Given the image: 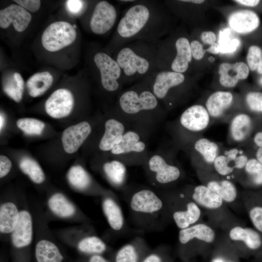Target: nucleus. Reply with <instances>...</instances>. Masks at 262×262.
Returning a JSON list of instances; mask_svg holds the SVG:
<instances>
[{
    "label": "nucleus",
    "instance_id": "33",
    "mask_svg": "<svg viewBox=\"0 0 262 262\" xmlns=\"http://www.w3.org/2000/svg\"><path fill=\"white\" fill-rule=\"evenodd\" d=\"M218 195L226 203L235 201L238 192L235 184L228 179H212L207 181L206 185Z\"/></svg>",
    "mask_w": 262,
    "mask_h": 262
},
{
    "label": "nucleus",
    "instance_id": "39",
    "mask_svg": "<svg viewBox=\"0 0 262 262\" xmlns=\"http://www.w3.org/2000/svg\"><path fill=\"white\" fill-rule=\"evenodd\" d=\"M21 170L34 183H42L45 180L44 173L39 164L33 159L24 157L19 162Z\"/></svg>",
    "mask_w": 262,
    "mask_h": 262
},
{
    "label": "nucleus",
    "instance_id": "23",
    "mask_svg": "<svg viewBox=\"0 0 262 262\" xmlns=\"http://www.w3.org/2000/svg\"><path fill=\"white\" fill-rule=\"evenodd\" d=\"M216 234L210 226L202 223H197L187 228L180 229L178 235L179 246L193 240L198 243L210 244L214 242Z\"/></svg>",
    "mask_w": 262,
    "mask_h": 262
},
{
    "label": "nucleus",
    "instance_id": "57",
    "mask_svg": "<svg viewBox=\"0 0 262 262\" xmlns=\"http://www.w3.org/2000/svg\"><path fill=\"white\" fill-rule=\"evenodd\" d=\"M253 193L262 200V190L253 191Z\"/></svg>",
    "mask_w": 262,
    "mask_h": 262
},
{
    "label": "nucleus",
    "instance_id": "45",
    "mask_svg": "<svg viewBox=\"0 0 262 262\" xmlns=\"http://www.w3.org/2000/svg\"><path fill=\"white\" fill-rule=\"evenodd\" d=\"M66 4L68 12L76 16L82 15L88 7L87 2L81 0H68Z\"/></svg>",
    "mask_w": 262,
    "mask_h": 262
},
{
    "label": "nucleus",
    "instance_id": "59",
    "mask_svg": "<svg viewBox=\"0 0 262 262\" xmlns=\"http://www.w3.org/2000/svg\"><path fill=\"white\" fill-rule=\"evenodd\" d=\"M135 0H119V2H130V3H133V2H134Z\"/></svg>",
    "mask_w": 262,
    "mask_h": 262
},
{
    "label": "nucleus",
    "instance_id": "2",
    "mask_svg": "<svg viewBox=\"0 0 262 262\" xmlns=\"http://www.w3.org/2000/svg\"><path fill=\"white\" fill-rule=\"evenodd\" d=\"M115 112L130 128L148 138L165 116V109L152 92L146 78L117 95Z\"/></svg>",
    "mask_w": 262,
    "mask_h": 262
},
{
    "label": "nucleus",
    "instance_id": "58",
    "mask_svg": "<svg viewBox=\"0 0 262 262\" xmlns=\"http://www.w3.org/2000/svg\"><path fill=\"white\" fill-rule=\"evenodd\" d=\"M257 260L262 261V252L256 256Z\"/></svg>",
    "mask_w": 262,
    "mask_h": 262
},
{
    "label": "nucleus",
    "instance_id": "36",
    "mask_svg": "<svg viewBox=\"0 0 262 262\" xmlns=\"http://www.w3.org/2000/svg\"><path fill=\"white\" fill-rule=\"evenodd\" d=\"M243 170L246 186L255 191L262 190V164L254 156L250 157Z\"/></svg>",
    "mask_w": 262,
    "mask_h": 262
},
{
    "label": "nucleus",
    "instance_id": "21",
    "mask_svg": "<svg viewBox=\"0 0 262 262\" xmlns=\"http://www.w3.org/2000/svg\"><path fill=\"white\" fill-rule=\"evenodd\" d=\"M249 157L239 153L237 148L229 149L226 155H219L215 159L213 167L219 175L225 177L231 174L235 170H243Z\"/></svg>",
    "mask_w": 262,
    "mask_h": 262
},
{
    "label": "nucleus",
    "instance_id": "49",
    "mask_svg": "<svg viewBox=\"0 0 262 262\" xmlns=\"http://www.w3.org/2000/svg\"><path fill=\"white\" fill-rule=\"evenodd\" d=\"M12 167V163L6 156H0V177L3 178L10 172Z\"/></svg>",
    "mask_w": 262,
    "mask_h": 262
},
{
    "label": "nucleus",
    "instance_id": "55",
    "mask_svg": "<svg viewBox=\"0 0 262 262\" xmlns=\"http://www.w3.org/2000/svg\"><path fill=\"white\" fill-rule=\"evenodd\" d=\"M5 117L2 113L0 115V129L1 130L5 125Z\"/></svg>",
    "mask_w": 262,
    "mask_h": 262
},
{
    "label": "nucleus",
    "instance_id": "8",
    "mask_svg": "<svg viewBox=\"0 0 262 262\" xmlns=\"http://www.w3.org/2000/svg\"><path fill=\"white\" fill-rule=\"evenodd\" d=\"M102 88L107 92L118 95L121 92L123 83L121 71L117 62L107 52L98 51L93 56Z\"/></svg>",
    "mask_w": 262,
    "mask_h": 262
},
{
    "label": "nucleus",
    "instance_id": "14",
    "mask_svg": "<svg viewBox=\"0 0 262 262\" xmlns=\"http://www.w3.org/2000/svg\"><path fill=\"white\" fill-rule=\"evenodd\" d=\"M74 103V97L71 91L66 88H60L54 91L47 99L45 108L51 117L60 118L71 113Z\"/></svg>",
    "mask_w": 262,
    "mask_h": 262
},
{
    "label": "nucleus",
    "instance_id": "34",
    "mask_svg": "<svg viewBox=\"0 0 262 262\" xmlns=\"http://www.w3.org/2000/svg\"><path fill=\"white\" fill-rule=\"evenodd\" d=\"M53 81L52 75L48 71L34 74L26 82L29 95L35 98L43 95L51 86Z\"/></svg>",
    "mask_w": 262,
    "mask_h": 262
},
{
    "label": "nucleus",
    "instance_id": "22",
    "mask_svg": "<svg viewBox=\"0 0 262 262\" xmlns=\"http://www.w3.org/2000/svg\"><path fill=\"white\" fill-rule=\"evenodd\" d=\"M101 197L102 210L109 225L115 231L121 230L124 226L125 219L117 196L111 191Z\"/></svg>",
    "mask_w": 262,
    "mask_h": 262
},
{
    "label": "nucleus",
    "instance_id": "56",
    "mask_svg": "<svg viewBox=\"0 0 262 262\" xmlns=\"http://www.w3.org/2000/svg\"><path fill=\"white\" fill-rule=\"evenodd\" d=\"M185 1L194 4H200L204 2V0H185Z\"/></svg>",
    "mask_w": 262,
    "mask_h": 262
},
{
    "label": "nucleus",
    "instance_id": "38",
    "mask_svg": "<svg viewBox=\"0 0 262 262\" xmlns=\"http://www.w3.org/2000/svg\"><path fill=\"white\" fill-rule=\"evenodd\" d=\"M194 148L208 164H213L219 155V148L218 145L206 138L196 140L194 143Z\"/></svg>",
    "mask_w": 262,
    "mask_h": 262
},
{
    "label": "nucleus",
    "instance_id": "30",
    "mask_svg": "<svg viewBox=\"0 0 262 262\" xmlns=\"http://www.w3.org/2000/svg\"><path fill=\"white\" fill-rule=\"evenodd\" d=\"M34 257L37 262H62L64 260L57 246L47 238L40 239L35 244Z\"/></svg>",
    "mask_w": 262,
    "mask_h": 262
},
{
    "label": "nucleus",
    "instance_id": "6",
    "mask_svg": "<svg viewBox=\"0 0 262 262\" xmlns=\"http://www.w3.org/2000/svg\"><path fill=\"white\" fill-rule=\"evenodd\" d=\"M148 138L139 131L129 129L121 141L109 152L111 158L117 159L127 166H143L148 156Z\"/></svg>",
    "mask_w": 262,
    "mask_h": 262
},
{
    "label": "nucleus",
    "instance_id": "20",
    "mask_svg": "<svg viewBox=\"0 0 262 262\" xmlns=\"http://www.w3.org/2000/svg\"><path fill=\"white\" fill-rule=\"evenodd\" d=\"M92 131V127L87 121H82L65 129L62 136L65 151L73 153L77 151Z\"/></svg>",
    "mask_w": 262,
    "mask_h": 262
},
{
    "label": "nucleus",
    "instance_id": "52",
    "mask_svg": "<svg viewBox=\"0 0 262 262\" xmlns=\"http://www.w3.org/2000/svg\"><path fill=\"white\" fill-rule=\"evenodd\" d=\"M211 262H236V261L228 256L218 254L213 258Z\"/></svg>",
    "mask_w": 262,
    "mask_h": 262
},
{
    "label": "nucleus",
    "instance_id": "27",
    "mask_svg": "<svg viewBox=\"0 0 262 262\" xmlns=\"http://www.w3.org/2000/svg\"><path fill=\"white\" fill-rule=\"evenodd\" d=\"M257 121L246 114H240L232 120L230 125V133L236 142H243L253 133Z\"/></svg>",
    "mask_w": 262,
    "mask_h": 262
},
{
    "label": "nucleus",
    "instance_id": "12",
    "mask_svg": "<svg viewBox=\"0 0 262 262\" xmlns=\"http://www.w3.org/2000/svg\"><path fill=\"white\" fill-rule=\"evenodd\" d=\"M173 45L174 55L159 63L157 69L184 73L188 70L192 59L190 43L187 37L180 36L175 40Z\"/></svg>",
    "mask_w": 262,
    "mask_h": 262
},
{
    "label": "nucleus",
    "instance_id": "13",
    "mask_svg": "<svg viewBox=\"0 0 262 262\" xmlns=\"http://www.w3.org/2000/svg\"><path fill=\"white\" fill-rule=\"evenodd\" d=\"M146 240L137 236L113 252L111 262H142L151 250Z\"/></svg>",
    "mask_w": 262,
    "mask_h": 262
},
{
    "label": "nucleus",
    "instance_id": "1",
    "mask_svg": "<svg viewBox=\"0 0 262 262\" xmlns=\"http://www.w3.org/2000/svg\"><path fill=\"white\" fill-rule=\"evenodd\" d=\"M165 17L159 0H135L122 14L112 41L113 52L129 43L144 40L158 43L165 33Z\"/></svg>",
    "mask_w": 262,
    "mask_h": 262
},
{
    "label": "nucleus",
    "instance_id": "5",
    "mask_svg": "<svg viewBox=\"0 0 262 262\" xmlns=\"http://www.w3.org/2000/svg\"><path fill=\"white\" fill-rule=\"evenodd\" d=\"M164 201L171 219L182 229L198 223L201 215V208L182 190L157 191Z\"/></svg>",
    "mask_w": 262,
    "mask_h": 262
},
{
    "label": "nucleus",
    "instance_id": "16",
    "mask_svg": "<svg viewBox=\"0 0 262 262\" xmlns=\"http://www.w3.org/2000/svg\"><path fill=\"white\" fill-rule=\"evenodd\" d=\"M210 115L203 106L194 105L189 107L179 119L180 128L185 131L196 132L205 129L209 124Z\"/></svg>",
    "mask_w": 262,
    "mask_h": 262
},
{
    "label": "nucleus",
    "instance_id": "42",
    "mask_svg": "<svg viewBox=\"0 0 262 262\" xmlns=\"http://www.w3.org/2000/svg\"><path fill=\"white\" fill-rule=\"evenodd\" d=\"M17 127L28 135H40L45 128L41 121L32 118H23L16 122Z\"/></svg>",
    "mask_w": 262,
    "mask_h": 262
},
{
    "label": "nucleus",
    "instance_id": "43",
    "mask_svg": "<svg viewBox=\"0 0 262 262\" xmlns=\"http://www.w3.org/2000/svg\"><path fill=\"white\" fill-rule=\"evenodd\" d=\"M246 61L249 68L262 74V50L257 46H251L248 49Z\"/></svg>",
    "mask_w": 262,
    "mask_h": 262
},
{
    "label": "nucleus",
    "instance_id": "26",
    "mask_svg": "<svg viewBox=\"0 0 262 262\" xmlns=\"http://www.w3.org/2000/svg\"><path fill=\"white\" fill-rule=\"evenodd\" d=\"M127 166L121 161L112 158L102 166V172L109 184L115 189L123 190L127 185Z\"/></svg>",
    "mask_w": 262,
    "mask_h": 262
},
{
    "label": "nucleus",
    "instance_id": "60",
    "mask_svg": "<svg viewBox=\"0 0 262 262\" xmlns=\"http://www.w3.org/2000/svg\"><path fill=\"white\" fill-rule=\"evenodd\" d=\"M259 83V84L262 87V77L260 79Z\"/></svg>",
    "mask_w": 262,
    "mask_h": 262
},
{
    "label": "nucleus",
    "instance_id": "15",
    "mask_svg": "<svg viewBox=\"0 0 262 262\" xmlns=\"http://www.w3.org/2000/svg\"><path fill=\"white\" fill-rule=\"evenodd\" d=\"M130 129L128 125L115 114L105 122L104 131L98 144L99 149L110 152L122 140L126 131Z\"/></svg>",
    "mask_w": 262,
    "mask_h": 262
},
{
    "label": "nucleus",
    "instance_id": "10",
    "mask_svg": "<svg viewBox=\"0 0 262 262\" xmlns=\"http://www.w3.org/2000/svg\"><path fill=\"white\" fill-rule=\"evenodd\" d=\"M231 246L240 245L241 250L247 256H256L262 252V236L255 229L236 225L228 231Z\"/></svg>",
    "mask_w": 262,
    "mask_h": 262
},
{
    "label": "nucleus",
    "instance_id": "62",
    "mask_svg": "<svg viewBox=\"0 0 262 262\" xmlns=\"http://www.w3.org/2000/svg\"></svg>",
    "mask_w": 262,
    "mask_h": 262
},
{
    "label": "nucleus",
    "instance_id": "18",
    "mask_svg": "<svg viewBox=\"0 0 262 262\" xmlns=\"http://www.w3.org/2000/svg\"><path fill=\"white\" fill-rule=\"evenodd\" d=\"M67 177L70 184L79 191L101 196L111 192L97 186L89 173L81 165L72 166L68 171Z\"/></svg>",
    "mask_w": 262,
    "mask_h": 262
},
{
    "label": "nucleus",
    "instance_id": "44",
    "mask_svg": "<svg viewBox=\"0 0 262 262\" xmlns=\"http://www.w3.org/2000/svg\"><path fill=\"white\" fill-rule=\"evenodd\" d=\"M246 101L251 112L259 116L262 115V92H248L246 96Z\"/></svg>",
    "mask_w": 262,
    "mask_h": 262
},
{
    "label": "nucleus",
    "instance_id": "25",
    "mask_svg": "<svg viewBox=\"0 0 262 262\" xmlns=\"http://www.w3.org/2000/svg\"><path fill=\"white\" fill-rule=\"evenodd\" d=\"M229 24L236 32L246 34L255 30L260 24V19L255 12L248 10H238L229 17Z\"/></svg>",
    "mask_w": 262,
    "mask_h": 262
},
{
    "label": "nucleus",
    "instance_id": "48",
    "mask_svg": "<svg viewBox=\"0 0 262 262\" xmlns=\"http://www.w3.org/2000/svg\"><path fill=\"white\" fill-rule=\"evenodd\" d=\"M190 48L192 57L195 59L199 60L203 57L206 50L198 41L196 40L192 41L190 42Z\"/></svg>",
    "mask_w": 262,
    "mask_h": 262
},
{
    "label": "nucleus",
    "instance_id": "11",
    "mask_svg": "<svg viewBox=\"0 0 262 262\" xmlns=\"http://www.w3.org/2000/svg\"><path fill=\"white\" fill-rule=\"evenodd\" d=\"M118 16L115 7L106 0L97 2L92 11L89 21L91 31L97 35L108 33L114 26Z\"/></svg>",
    "mask_w": 262,
    "mask_h": 262
},
{
    "label": "nucleus",
    "instance_id": "41",
    "mask_svg": "<svg viewBox=\"0 0 262 262\" xmlns=\"http://www.w3.org/2000/svg\"><path fill=\"white\" fill-rule=\"evenodd\" d=\"M142 262H175L170 248L161 245L152 249Z\"/></svg>",
    "mask_w": 262,
    "mask_h": 262
},
{
    "label": "nucleus",
    "instance_id": "40",
    "mask_svg": "<svg viewBox=\"0 0 262 262\" xmlns=\"http://www.w3.org/2000/svg\"><path fill=\"white\" fill-rule=\"evenodd\" d=\"M229 29L221 31L219 33L218 45L220 53H231L239 47L241 42L238 38L231 37Z\"/></svg>",
    "mask_w": 262,
    "mask_h": 262
},
{
    "label": "nucleus",
    "instance_id": "7",
    "mask_svg": "<svg viewBox=\"0 0 262 262\" xmlns=\"http://www.w3.org/2000/svg\"><path fill=\"white\" fill-rule=\"evenodd\" d=\"M143 167L148 182L158 189H163L178 181L182 176L180 168L171 162L162 149L149 151Z\"/></svg>",
    "mask_w": 262,
    "mask_h": 262
},
{
    "label": "nucleus",
    "instance_id": "50",
    "mask_svg": "<svg viewBox=\"0 0 262 262\" xmlns=\"http://www.w3.org/2000/svg\"><path fill=\"white\" fill-rule=\"evenodd\" d=\"M200 38L204 44L212 45L215 43L216 36L213 32L206 31L201 33Z\"/></svg>",
    "mask_w": 262,
    "mask_h": 262
},
{
    "label": "nucleus",
    "instance_id": "46",
    "mask_svg": "<svg viewBox=\"0 0 262 262\" xmlns=\"http://www.w3.org/2000/svg\"><path fill=\"white\" fill-rule=\"evenodd\" d=\"M253 134L252 142L254 147V157L262 164V128H256Z\"/></svg>",
    "mask_w": 262,
    "mask_h": 262
},
{
    "label": "nucleus",
    "instance_id": "53",
    "mask_svg": "<svg viewBox=\"0 0 262 262\" xmlns=\"http://www.w3.org/2000/svg\"><path fill=\"white\" fill-rule=\"evenodd\" d=\"M234 1L242 5L249 7H254L257 5L260 2L259 0H236Z\"/></svg>",
    "mask_w": 262,
    "mask_h": 262
},
{
    "label": "nucleus",
    "instance_id": "37",
    "mask_svg": "<svg viewBox=\"0 0 262 262\" xmlns=\"http://www.w3.org/2000/svg\"><path fill=\"white\" fill-rule=\"evenodd\" d=\"M4 93L16 102H20L23 96L24 81L18 72H14L5 77L2 82Z\"/></svg>",
    "mask_w": 262,
    "mask_h": 262
},
{
    "label": "nucleus",
    "instance_id": "61",
    "mask_svg": "<svg viewBox=\"0 0 262 262\" xmlns=\"http://www.w3.org/2000/svg\"><path fill=\"white\" fill-rule=\"evenodd\" d=\"M209 60L210 61L213 62L214 60V58L213 57H210L209 58Z\"/></svg>",
    "mask_w": 262,
    "mask_h": 262
},
{
    "label": "nucleus",
    "instance_id": "9",
    "mask_svg": "<svg viewBox=\"0 0 262 262\" xmlns=\"http://www.w3.org/2000/svg\"><path fill=\"white\" fill-rule=\"evenodd\" d=\"M76 37V31L72 24L66 21H56L45 29L41 43L46 50L54 52L72 44Z\"/></svg>",
    "mask_w": 262,
    "mask_h": 262
},
{
    "label": "nucleus",
    "instance_id": "54",
    "mask_svg": "<svg viewBox=\"0 0 262 262\" xmlns=\"http://www.w3.org/2000/svg\"><path fill=\"white\" fill-rule=\"evenodd\" d=\"M206 51L214 54H218L220 53L219 45L217 43H215L211 45Z\"/></svg>",
    "mask_w": 262,
    "mask_h": 262
},
{
    "label": "nucleus",
    "instance_id": "51",
    "mask_svg": "<svg viewBox=\"0 0 262 262\" xmlns=\"http://www.w3.org/2000/svg\"><path fill=\"white\" fill-rule=\"evenodd\" d=\"M82 262H111L106 259L103 255H94L85 256Z\"/></svg>",
    "mask_w": 262,
    "mask_h": 262
},
{
    "label": "nucleus",
    "instance_id": "17",
    "mask_svg": "<svg viewBox=\"0 0 262 262\" xmlns=\"http://www.w3.org/2000/svg\"><path fill=\"white\" fill-rule=\"evenodd\" d=\"M182 191L200 208L209 211L220 210L225 203L218 195L204 184L188 186Z\"/></svg>",
    "mask_w": 262,
    "mask_h": 262
},
{
    "label": "nucleus",
    "instance_id": "3",
    "mask_svg": "<svg viewBox=\"0 0 262 262\" xmlns=\"http://www.w3.org/2000/svg\"><path fill=\"white\" fill-rule=\"evenodd\" d=\"M122 191L127 198L129 218L134 229L151 232L165 228L171 218L157 191L143 185H127Z\"/></svg>",
    "mask_w": 262,
    "mask_h": 262
},
{
    "label": "nucleus",
    "instance_id": "24",
    "mask_svg": "<svg viewBox=\"0 0 262 262\" xmlns=\"http://www.w3.org/2000/svg\"><path fill=\"white\" fill-rule=\"evenodd\" d=\"M249 73V68L245 63H223L219 67V82L224 87H233L237 85L239 80L246 79Z\"/></svg>",
    "mask_w": 262,
    "mask_h": 262
},
{
    "label": "nucleus",
    "instance_id": "35",
    "mask_svg": "<svg viewBox=\"0 0 262 262\" xmlns=\"http://www.w3.org/2000/svg\"><path fill=\"white\" fill-rule=\"evenodd\" d=\"M244 202L254 229L262 236V200L252 191L246 196Z\"/></svg>",
    "mask_w": 262,
    "mask_h": 262
},
{
    "label": "nucleus",
    "instance_id": "47",
    "mask_svg": "<svg viewBox=\"0 0 262 262\" xmlns=\"http://www.w3.org/2000/svg\"><path fill=\"white\" fill-rule=\"evenodd\" d=\"M14 1L27 11L33 13L38 11L41 6L39 0H15Z\"/></svg>",
    "mask_w": 262,
    "mask_h": 262
},
{
    "label": "nucleus",
    "instance_id": "28",
    "mask_svg": "<svg viewBox=\"0 0 262 262\" xmlns=\"http://www.w3.org/2000/svg\"><path fill=\"white\" fill-rule=\"evenodd\" d=\"M90 230L82 231L80 238L77 241V250L85 256L103 255L108 249L104 241Z\"/></svg>",
    "mask_w": 262,
    "mask_h": 262
},
{
    "label": "nucleus",
    "instance_id": "29",
    "mask_svg": "<svg viewBox=\"0 0 262 262\" xmlns=\"http://www.w3.org/2000/svg\"><path fill=\"white\" fill-rule=\"evenodd\" d=\"M20 210L13 201H6L0 206V232L2 235L12 233L16 227Z\"/></svg>",
    "mask_w": 262,
    "mask_h": 262
},
{
    "label": "nucleus",
    "instance_id": "4",
    "mask_svg": "<svg viewBox=\"0 0 262 262\" xmlns=\"http://www.w3.org/2000/svg\"><path fill=\"white\" fill-rule=\"evenodd\" d=\"M157 44L137 40L123 45L114 52L113 57L120 66L123 84L140 81L158 70Z\"/></svg>",
    "mask_w": 262,
    "mask_h": 262
},
{
    "label": "nucleus",
    "instance_id": "32",
    "mask_svg": "<svg viewBox=\"0 0 262 262\" xmlns=\"http://www.w3.org/2000/svg\"><path fill=\"white\" fill-rule=\"evenodd\" d=\"M233 99L231 93L217 91L212 94L207 100L206 109L210 116L215 118L220 117L230 107Z\"/></svg>",
    "mask_w": 262,
    "mask_h": 262
},
{
    "label": "nucleus",
    "instance_id": "19",
    "mask_svg": "<svg viewBox=\"0 0 262 262\" xmlns=\"http://www.w3.org/2000/svg\"><path fill=\"white\" fill-rule=\"evenodd\" d=\"M32 19V15L18 4H11L0 10V27L7 28L13 24L14 29L18 32L25 31Z\"/></svg>",
    "mask_w": 262,
    "mask_h": 262
},
{
    "label": "nucleus",
    "instance_id": "31",
    "mask_svg": "<svg viewBox=\"0 0 262 262\" xmlns=\"http://www.w3.org/2000/svg\"><path fill=\"white\" fill-rule=\"evenodd\" d=\"M48 206L52 213L63 219L72 218L78 212L73 203L60 193H56L49 197Z\"/></svg>",
    "mask_w": 262,
    "mask_h": 262
}]
</instances>
